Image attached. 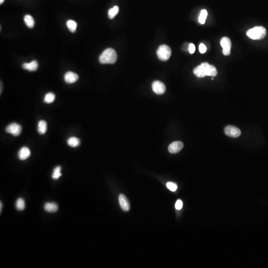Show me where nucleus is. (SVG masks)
I'll return each instance as SVG.
<instances>
[{"instance_id":"f257e3e1","label":"nucleus","mask_w":268,"mask_h":268,"mask_svg":"<svg viewBox=\"0 0 268 268\" xmlns=\"http://www.w3.org/2000/svg\"><path fill=\"white\" fill-rule=\"evenodd\" d=\"M193 72L196 77L199 78L205 76L216 77L217 74L216 67L208 63H203L194 69Z\"/></svg>"},{"instance_id":"f03ea898","label":"nucleus","mask_w":268,"mask_h":268,"mask_svg":"<svg viewBox=\"0 0 268 268\" xmlns=\"http://www.w3.org/2000/svg\"><path fill=\"white\" fill-rule=\"evenodd\" d=\"M117 55L113 49H106L102 53L99 58V62L102 64H112L116 62Z\"/></svg>"},{"instance_id":"7ed1b4c3","label":"nucleus","mask_w":268,"mask_h":268,"mask_svg":"<svg viewBox=\"0 0 268 268\" xmlns=\"http://www.w3.org/2000/svg\"><path fill=\"white\" fill-rule=\"evenodd\" d=\"M266 30L263 26H255L248 30L246 35L248 37L253 40H261L266 35Z\"/></svg>"},{"instance_id":"20e7f679","label":"nucleus","mask_w":268,"mask_h":268,"mask_svg":"<svg viewBox=\"0 0 268 268\" xmlns=\"http://www.w3.org/2000/svg\"><path fill=\"white\" fill-rule=\"evenodd\" d=\"M156 54L160 60L162 61H166L171 56V49L166 45H162L158 48Z\"/></svg>"},{"instance_id":"39448f33","label":"nucleus","mask_w":268,"mask_h":268,"mask_svg":"<svg viewBox=\"0 0 268 268\" xmlns=\"http://www.w3.org/2000/svg\"><path fill=\"white\" fill-rule=\"evenodd\" d=\"M221 45L223 48V55L229 56L231 53V42L230 39L227 37H224L221 39Z\"/></svg>"},{"instance_id":"423d86ee","label":"nucleus","mask_w":268,"mask_h":268,"mask_svg":"<svg viewBox=\"0 0 268 268\" xmlns=\"http://www.w3.org/2000/svg\"><path fill=\"white\" fill-rule=\"evenodd\" d=\"M22 128L21 125L16 123H13L6 127V131L14 136H18L22 132Z\"/></svg>"},{"instance_id":"0eeeda50","label":"nucleus","mask_w":268,"mask_h":268,"mask_svg":"<svg viewBox=\"0 0 268 268\" xmlns=\"http://www.w3.org/2000/svg\"><path fill=\"white\" fill-rule=\"evenodd\" d=\"M152 88L153 92L158 95H163L166 91V87L164 83L158 80L153 82Z\"/></svg>"},{"instance_id":"6e6552de","label":"nucleus","mask_w":268,"mask_h":268,"mask_svg":"<svg viewBox=\"0 0 268 268\" xmlns=\"http://www.w3.org/2000/svg\"><path fill=\"white\" fill-rule=\"evenodd\" d=\"M226 135L231 138H238L241 135V131L238 128L232 126H228L225 129Z\"/></svg>"},{"instance_id":"1a4fd4ad","label":"nucleus","mask_w":268,"mask_h":268,"mask_svg":"<svg viewBox=\"0 0 268 268\" xmlns=\"http://www.w3.org/2000/svg\"><path fill=\"white\" fill-rule=\"evenodd\" d=\"M183 148V144L180 141L173 142L169 147V151L171 153H177Z\"/></svg>"},{"instance_id":"9d476101","label":"nucleus","mask_w":268,"mask_h":268,"mask_svg":"<svg viewBox=\"0 0 268 268\" xmlns=\"http://www.w3.org/2000/svg\"><path fill=\"white\" fill-rule=\"evenodd\" d=\"M119 202L120 207L125 212H128L130 209V205L126 197L123 194H121L119 197Z\"/></svg>"},{"instance_id":"9b49d317","label":"nucleus","mask_w":268,"mask_h":268,"mask_svg":"<svg viewBox=\"0 0 268 268\" xmlns=\"http://www.w3.org/2000/svg\"><path fill=\"white\" fill-rule=\"evenodd\" d=\"M79 79V76L75 73L72 71H68L64 75V79L66 83H73L77 82Z\"/></svg>"},{"instance_id":"f8f14e48","label":"nucleus","mask_w":268,"mask_h":268,"mask_svg":"<svg viewBox=\"0 0 268 268\" xmlns=\"http://www.w3.org/2000/svg\"><path fill=\"white\" fill-rule=\"evenodd\" d=\"M30 151L27 147H23L20 149L18 152V157L19 160H26L30 156Z\"/></svg>"},{"instance_id":"ddd939ff","label":"nucleus","mask_w":268,"mask_h":268,"mask_svg":"<svg viewBox=\"0 0 268 268\" xmlns=\"http://www.w3.org/2000/svg\"><path fill=\"white\" fill-rule=\"evenodd\" d=\"M39 67V64L36 61H33L30 63H25L22 65V68L24 70L33 71L37 70Z\"/></svg>"},{"instance_id":"4468645a","label":"nucleus","mask_w":268,"mask_h":268,"mask_svg":"<svg viewBox=\"0 0 268 268\" xmlns=\"http://www.w3.org/2000/svg\"><path fill=\"white\" fill-rule=\"evenodd\" d=\"M47 129V124L44 120L40 121L37 126V131L40 135H43L46 133Z\"/></svg>"},{"instance_id":"2eb2a0df","label":"nucleus","mask_w":268,"mask_h":268,"mask_svg":"<svg viewBox=\"0 0 268 268\" xmlns=\"http://www.w3.org/2000/svg\"><path fill=\"white\" fill-rule=\"evenodd\" d=\"M58 209L57 205L55 203H46L44 205L45 211L49 213H54Z\"/></svg>"},{"instance_id":"dca6fc26","label":"nucleus","mask_w":268,"mask_h":268,"mask_svg":"<svg viewBox=\"0 0 268 268\" xmlns=\"http://www.w3.org/2000/svg\"><path fill=\"white\" fill-rule=\"evenodd\" d=\"M68 145L71 147L75 148L78 147L80 144V140L76 137H73L69 138L67 140Z\"/></svg>"},{"instance_id":"f3484780","label":"nucleus","mask_w":268,"mask_h":268,"mask_svg":"<svg viewBox=\"0 0 268 268\" xmlns=\"http://www.w3.org/2000/svg\"><path fill=\"white\" fill-rule=\"evenodd\" d=\"M24 21L25 23L26 24V26L28 27L32 28L35 26V20L30 15L27 14V15H25L24 18Z\"/></svg>"},{"instance_id":"a211bd4d","label":"nucleus","mask_w":268,"mask_h":268,"mask_svg":"<svg viewBox=\"0 0 268 268\" xmlns=\"http://www.w3.org/2000/svg\"><path fill=\"white\" fill-rule=\"evenodd\" d=\"M15 207L18 211H23L26 207V204L22 198H19L15 202Z\"/></svg>"},{"instance_id":"6ab92c4d","label":"nucleus","mask_w":268,"mask_h":268,"mask_svg":"<svg viewBox=\"0 0 268 268\" xmlns=\"http://www.w3.org/2000/svg\"><path fill=\"white\" fill-rule=\"evenodd\" d=\"M66 25L71 32L73 33L75 32L77 27V23H76V22L73 20H69L67 22Z\"/></svg>"},{"instance_id":"aec40b11","label":"nucleus","mask_w":268,"mask_h":268,"mask_svg":"<svg viewBox=\"0 0 268 268\" xmlns=\"http://www.w3.org/2000/svg\"><path fill=\"white\" fill-rule=\"evenodd\" d=\"M119 12V7L114 6L108 10V17L110 19H112Z\"/></svg>"},{"instance_id":"412c9836","label":"nucleus","mask_w":268,"mask_h":268,"mask_svg":"<svg viewBox=\"0 0 268 268\" xmlns=\"http://www.w3.org/2000/svg\"><path fill=\"white\" fill-rule=\"evenodd\" d=\"M55 95L52 92L47 93L44 97V101L47 104H51L55 100Z\"/></svg>"},{"instance_id":"4be33fe9","label":"nucleus","mask_w":268,"mask_h":268,"mask_svg":"<svg viewBox=\"0 0 268 268\" xmlns=\"http://www.w3.org/2000/svg\"><path fill=\"white\" fill-rule=\"evenodd\" d=\"M61 167L60 166H58L55 167L53 170V173L52 175V177L54 179H58L62 176V174L61 173Z\"/></svg>"},{"instance_id":"5701e85b","label":"nucleus","mask_w":268,"mask_h":268,"mask_svg":"<svg viewBox=\"0 0 268 268\" xmlns=\"http://www.w3.org/2000/svg\"><path fill=\"white\" fill-rule=\"evenodd\" d=\"M208 15V12L206 10H202L200 13L199 18V22L201 24H204L205 23V19L207 18Z\"/></svg>"},{"instance_id":"b1692460","label":"nucleus","mask_w":268,"mask_h":268,"mask_svg":"<svg viewBox=\"0 0 268 268\" xmlns=\"http://www.w3.org/2000/svg\"><path fill=\"white\" fill-rule=\"evenodd\" d=\"M167 188L171 191L175 192L177 189V186L175 183L173 182H167L166 184Z\"/></svg>"},{"instance_id":"393cba45","label":"nucleus","mask_w":268,"mask_h":268,"mask_svg":"<svg viewBox=\"0 0 268 268\" xmlns=\"http://www.w3.org/2000/svg\"><path fill=\"white\" fill-rule=\"evenodd\" d=\"M183 203L182 201L180 200L177 201L175 204V208L177 210H180L182 208Z\"/></svg>"},{"instance_id":"a878e982","label":"nucleus","mask_w":268,"mask_h":268,"mask_svg":"<svg viewBox=\"0 0 268 268\" xmlns=\"http://www.w3.org/2000/svg\"><path fill=\"white\" fill-rule=\"evenodd\" d=\"M199 51L201 53L204 54L207 51V47L203 43H201L199 45Z\"/></svg>"},{"instance_id":"bb28decb","label":"nucleus","mask_w":268,"mask_h":268,"mask_svg":"<svg viewBox=\"0 0 268 268\" xmlns=\"http://www.w3.org/2000/svg\"><path fill=\"white\" fill-rule=\"evenodd\" d=\"M195 46L194 45V44L191 43L189 45V51L190 54H193L195 51Z\"/></svg>"},{"instance_id":"cd10ccee","label":"nucleus","mask_w":268,"mask_h":268,"mask_svg":"<svg viewBox=\"0 0 268 268\" xmlns=\"http://www.w3.org/2000/svg\"><path fill=\"white\" fill-rule=\"evenodd\" d=\"M5 0H0V4H2L4 3Z\"/></svg>"},{"instance_id":"c85d7f7f","label":"nucleus","mask_w":268,"mask_h":268,"mask_svg":"<svg viewBox=\"0 0 268 268\" xmlns=\"http://www.w3.org/2000/svg\"><path fill=\"white\" fill-rule=\"evenodd\" d=\"M2 209V203L1 202V211Z\"/></svg>"}]
</instances>
